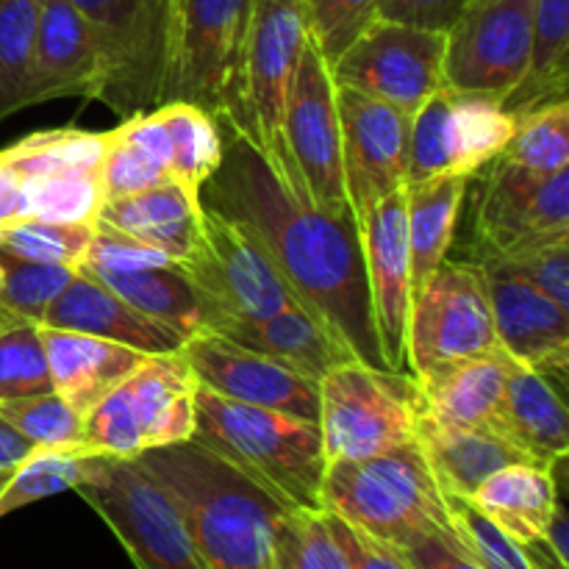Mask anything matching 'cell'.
Wrapping results in <instances>:
<instances>
[{
    "mask_svg": "<svg viewBox=\"0 0 569 569\" xmlns=\"http://www.w3.org/2000/svg\"><path fill=\"white\" fill-rule=\"evenodd\" d=\"M222 156L200 206L244 228L306 311L326 322L365 365L389 370L372 317L359 222L317 209L267 159L231 111H214ZM395 372V370H389Z\"/></svg>",
    "mask_w": 569,
    "mask_h": 569,
    "instance_id": "cell-1",
    "label": "cell"
},
{
    "mask_svg": "<svg viewBox=\"0 0 569 569\" xmlns=\"http://www.w3.org/2000/svg\"><path fill=\"white\" fill-rule=\"evenodd\" d=\"M139 465L167 489L209 569H272L289 509L270 489L194 439L142 450Z\"/></svg>",
    "mask_w": 569,
    "mask_h": 569,
    "instance_id": "cell-2",
    "label": "cell"
},
{
    "mask_svg": "<svg viewBox=\"0 0 569 569\" xmlns=\"http://www.w3.org/2000/svg\"><path fill=\"white\" fill-rule=\"evenodd\" d=\"M192 439L270 489L289 509L322 511L328 459L320 422L237 403L198 383Z\"/></svg>",
    "mask_w": 569,
    "mask_h": 569,
    "instance_id": "cell-3",
    "label": "cell"
},
{
    "mask_svg": "<svg viewBox=\"0 0 569 569\" xmlns=\"http://www.w3.org/2000/svg\"><path fill=\"white\" fill-rule=\"evenodd\" d=\"M322 511L392 548L433 531H453L448 498L417 439L370 459L331 461L322 481Z\"/></svg>",
    "mask_w": 569,
    "mask_h": 569,
    "instance_id": "cell-4",
    "label": "cell"
},
{
    "mask_svg": "<svg viewBox=\"0 0 569 569\" xmlns=\"http://www.w3.org/2000/svg\"><path fill=\"white\" fill-rule=\"evenodd\" d=\"M76 492L114 531L137 569H209L176 500L137 456L92 453Z\"/></svg>",
    "mask_w": 569,
    "mask_h": 569,
    "instance_id": "cell-5",
    "label": "cell"
},
{
    "mask_svg": "<svg viewBox=\"0 0 569 569\" xmlns=\"http://www.w3.org/2000/svg\"><path fill=\"white\" fill-rule=\"evenodd\" d=\"M420 395L406 372L353 359L320 378V433L328 465L387 453L417 439Z\"/></svg>",
    "mask_w": 569,
    "mask_h": 569,
    "instance_id": "cell-6",
    "label": "cell"
},
{
    "mask_svg": "<svg viewBox=\"0 0 569 569\" xmlns=\"http://www.w3.org/2000/svg\"><path fill=\"white\" fill-rule=\"evenodd\" d=\"M194 381L178 353L148 356L83 417V445L94 453L139 456L192 439Z\"/></svg>",
    "mask_w": 569,
    "mask_h": 569,
    "instance_id": "cell-7",
    "label": "cell"
},
{
    "mask_svg": "<svg viewBox=\"0 0 569 569\" xmlns=\"http://www.w3.org/2000/svg\"><path fill=\"white\" fill-rule=\"evenodd\" d=\"M103 56L98 100L117 117L161 106L172 44V0H70Z\"/></svg>",
    "mask_w": 569,
    "mask_h": 569,
    "instance_id": "cell-8",
    "label": "cell"
},
{
    "mask_svg": "<svg viewBox=\"0 0 569 569\" xmlns=\"http://www.w3.org/2000/svg\"><path fill=\"white\" fill-rule=\"evenodd\" d=\"M250 9L253 0H172L170 67L161 103L183 100L209 114H237Z\"/></svg>",
    "mask_w": 569,
    "mask_h": 569,
    "instance_id": "cell-9",
    "label": "cell"
},
{
    "mask_svg": "<svg viewBox=\"0 0 569 569\" xmlns=\"http://www.w3.org/2000/svg\"><path fill=\"white\" fill-rule=\"evenodd\" d=\"M309 44V22L300 0H253L239 70L237 120L261 144L267 159L289 178L283 148V109L295 70Z\"/></svg>",
    "mask_w": 569,
    "mask_h": 569,
    "instance_id": "cell-10",
    "label": "cell"
},
{
    "mask_svg": "<svg viewBox=\"0 0 569 569\" xmlns=\"http://www.w3.org/2000/svg\"><path fill=\"white\" fill-rule=\"evenodd\" d=\"M281 131L292 187L328 214H353L345 192L337 83L311 42L300 53Z\"/></svg>",
    "mask_w": 569,
    "mask_h": 569,
    "instance_id": "cell-11",
    "label": "cell"
},
{
    "mask_svg": "<svg viewBox=\"0 0 569 569\" xmlns=\"http://www.w3.org/2000/svg\"><path fill=\"white\" fill-rule=\"evenodd\" d=\"M487 278L472 261H448L437 267L426 287L411 298L406 320V367L411 376L442 361L498 350Z\"/></svg>",
    "mask_w": 569,
    "mask_h": 569,
    "instance_id": "cell-12",
    "label": "cell"
},
{
    "mask_svg": "<svg viewBox=\"0 0 569 569\" xmlns=\"http://www.w3.org/2000/svg\"><path fill=\"white\" fill-rule=\"evenodd\" d=\"M511 133L515 117L498 98L442 87L411 117L409 183L478 176L503 153Z\"/></svg>",
    "mask_w": 569,
    "mask_h": 569,
    "instance_id": "cell-13",
    "label": "cell"
},
{
    "mask_svg": "<svg viewBox=\"0 0 569 569\" xmlns=\"http://www.w3.org/2000/svg\"><path fill=\"white\" fill-rule=\"evenodd\" d=\"M445 33L372 20L331 67L333 83L415 117L445 87Z\"/></svg>",
    "mask_w": 569,
    "mask_h": 569,
    "instance_id": "cell-14",
    "label": "cell"
},
{
    "mask_svg": "<svg viewBox=\"0 0 569 569\" xmlns=\"http://www.w3.org/2000/svg\"><path fill=\"white\" fill-rule=\"evenodd\" d=\"M533 0H472L445 33V87L503 100L526 76Z\"/></svg>",
    "mask_w": 569,
    "mask_h": 569,
    "instance_id": "cell-15",
    "label": "cell"
},
{
    "mask_svg": "<svg viewBox=\"0 0 569 569\" xmlns=\"http://www.w3.org/2000/svg\"><path fill=\"white\" fill-rule=\"evenodd\" d=\"M203 253L183 267L217 309L220 326L300 306L261 244L231 217L203 206Z\"/></svg>",
    "mask_w": 569,
    "mask_h": 569,
    "instance_id": "cell-16",
    "label": "cell"
},
{
    "mask_svg": "<svg viewBox=\"0 0 569 569\" xmlns=\"http://www.w3.org/2000/svg\"><path fill=\"white\" fill-rule=\"evenodd\" d=\"M345 192L356 222L409 183L411 114L337 87Z\"/></svg>",
    "mask_w": 569,
    "mask_h": 569,
    "instance_id": "cell-17",
    "label": "cell"
},
{
    "mask_svg": "<svg viewBox=\"0 0 569 569\" xmlns=\"http://www.w3.org/2000/svg\"><path fill=\"white\" fill-rule=\"evenodd\" d=\"M181 356L194 381L220 398L287 411L300 420H320V383L270 356L256 353L211 331L187 339Z\"/></svg>",
    "mask_w": 569,
    "mask_h": 569,
    "instance_id": "cell-18",
    "label": "cell"
},
{
    "mask_svg": "<svg viewBox=\"0 0 569 569\" xmlns=\"http://www.w3.org/2000/svg\"><path fill=\"white\" fill-rule=\"evenodd\" d=\"M476 228L483 253L569 233V170L539 176L498 156L478 198Z\"/></svg>",
    "mask_w": 569,
    "mask_h": 569,
    "instance_id": "cell-19",
    "label": "cell"
},
{
    "mask_svg": "<svg viewBox=\"0 0 569 569\" xmlns=\"http://www.w3.org/2000/svg\"><path fill=\"white\" fill-rule=\"evenodd\" d=\"M487 278L498 342L515 361L548 381L565 383L569 370V311L492 256L476 261Z\"/></svg>",
    "mask_w": 569,
    "mask_h": 569,
    "instance_id": "cell-20",
    "label": "cell"
},
{
    "mask_svg": "<svg viewBox=\"0 0 569 569\" xmlns=\"http://www.w3.org/2000/svg\"><path fill=\"white\" fill-rule=\"evenodd\" d=\"M370 283L372 317L389 370L406 367V320L411 306L409 237H406V187L378 200L359 222Z\"/></svg>",
    "mask_w": 569,
    "mask_h": 569,
    "instance_id": "cell-21",
    "label": "cell"
},
{
    "mask_svg": "<svg viewBox=\"0 0 569 569\" xmlns=\"http://www.w3.org/2000/svg\"><path fill=\"white\" fill-rule=\"evenodd\" d=\"M103 56L81 11L70 0H42L33 48L31 106L59 98L98 100Z\"/></svg>",
    "mask_w": 569,
    "mask_h": 569,
    "instance_id": "cell-22",
    "label": "cell"
},
{
    "mask_svg": "<svg viewBox=\"0 0 569 569\" xmlns=\"http://www.w3.org/2000/svg\"><path fill=\"white\" fill-rule=\"evenodd\" d=\"M509 361L511 356L498 348L492 353L442 361L420 376H411L420 395L422 417L448 428L495 431Z\"/></svg>",
    "mask_w": 569,
    "mask_h": 569,
    "instance_id": "cell-23",
    "label": "cell"
},
{
    "mask_svg": "<svg viewBox=\"0 0 569 569\" xmlns=\"http://www.w3.org/2000/svg\"><path fill=\"white\" fill-rule=\"evenodd\" d=\"M94 222L131 233L139 242L172 256L178 264H192L206 248L198 192H189L172 178L137 194L103 200Z\"/></svg>",
    "mask_w": 569,
    "mask_h": 569,
    "instance_id": "cell-24",
    "label": "cell"
},
{
    "mask_svg": "<svg viewBox=\"0 0 569 569\" xmlns=\"http://www.w3.org/2000/svg\"><path fill=\"white\" fill-rule=\"evenodd\" d=\"M44 326L109 339V342L128 345V348L142 350L148 356L178 353L187 342L161 322L139 315L126 300L109 292L103 283L83 276L81 270H76L64 292L50 303L48 315H44Z\"/></svg>",
    "mask_w": 569,
    "mask_h": 569,
    "instance_id": "cell-25",
    "label": "cell"
},
{
    "mask_svg": "<svg viewBox=\"0 0 569 569\" xmlns=\"http://www.w3.org/2000/svg\"><path fill=\"white\" fill-rule=\"evenodd\" d=\"M78 270L92 281L103 283L109 292L126 300L139 315L161 322L183 339L214 331L220 326V315L211 306V300L194 283L187 267L178 264V261L144 267V270H106V267L89 264H81Z\"/></svg>",
    "mask_w": 569,
    "mask_h": 569,
    "instance_id": "cell-26",
    "label": "cell"
},
{
    "mask_svg": "<svg viewBox=\"0 0 569 569\" xmlns=\"http://www.w3.org/2000/svg\"><path fill=\"white\" fill-rule=\"evenodd\" d=\"M48 353L50 381L72 409L87 417L111 389L120 387L148 353L109 339L87 337V333L61 331V328H39Z\"/></svg>",
    "mask_w": 569,
    "mask_h": 569,
    "instance_id": "cell-27",
    "label": "cell"
},
{
    "mask_svg": "<svg viewBox=\"0 0 569 569\" xmlns=\"http://www.w3.org/2000/svg\"><path fill=\"white\" fill-rule=\"evenodd\" d=\"M211 333L270 356L317 383L333 367L359 359L326 322L317 320L303 306H292L259 320H228Z\"/></svg>",
    "mask_w": 569,
    "mask_h": 569,
    "instance_id": "cell-28",
    "label": "cell"
},
{
    "mask_svg": "<svg viewBox=\"0 0 569 569\" xmlns=\"http://www.w3.org/2000/svg\"><path fill=\"white\" fill-rule=\"evenodd\" d=\"M417 442L448 498H472L487 478L511 465H539L487 428H448L420 415ZM542 467V465H539Z\"/></svg>",
    "mask_w": 569,
    "mask_h": 569,
    "instance_id": "cell-29",
    "label": "cell"
},
{
    "mask_svg": "<svg viewBox=\"0 0 569 569\" xmlns=\"http://www.w3.org/2000/svg\"><path fill=\"white\" fill-rule=\"evenodd\" d=\"M495 431L542 467L556 465L569 453V417L559 389L515 359L506 372Z\"/></svg>",
    "mask_w": 569,
    "mask_h": 569,
    "instance_id": "cell-30",
    "label": "cell"
},
{
    "mask_svg": "<svg viewBox=\"0 0 569 569\" xmlns=\"http://www.w3.org/2000/svg\"><path fill=\"white\" fill-rule=\"evenodd\" d=\"M470 178L437 176L406 183V237H409L411 298L426 287L437 267L448 259L456 222Z\"/></svg>",
    "mask_w": 569,
    "mask_h": 569,
    "instance_id": "cell-31",
    "label": "cell"
},
{
    "mask_svg": "<svg viewBox=\"0 0 569 569\" xmlns=\"http://www.w3.org/2000/svg\"><path fill=\"white\" fill-rule=\"evenodd\" d=\"M561 498V481L550 467L511 465L495 472L472 495V506L517 542L542 539Z\"/></svg>",
    "mask_w": 569,
    "mask_h": 569,
    "instance_id": "cell-32",
    "label": "cell"
},
{
    "mask_svg": "<svg viewBox=\"0 0 569 569\" xmlns=\"http://www.w3.org/2000/svg\"><path fill=\"white\" fill-rule=\"evenodd\" d=\"M569 56V0H533L531 56L526 76L500 103L511 117H520L537 106L567 98Z\"/></svg>",
    "mask_w": 569,
    "mask_h": 569,
    "instance_id": "cell-33",
    "label": "cell"
},
{
    "mask_svg": "<svg viewBox=\"0 0 569 569\" xmlns=\"http://www.w3.org/2000/svg\"><path fill=\"white\" fill-rule=\"evenodd\" d=\"M153 111L164 128L170 178L187 187L189 192H200V187L217 170L222 156L214 117L198 106L183 103V100H167V103L156 106Z\"/></svg>",
    "mask_w": 569,
    "mask_h": 569,
    "instance_id": "cell-34",
    "label": "cell"
},
{
    "mask_svg": "<svg viewBox=\"0 0 569 569\" xmlns=\"http://www.w3.org/2000/svg\"><path fill=\"white\" fill-rule=\"evenodd\" d=\"M109 150V131L50 128L0 150V159L20 178L53 172H100Z\"/></svg>",
    "mask_w": 569,
    "mask_h": 569,
    "instance_id": "cell-35",
    "label": "cell"
},
{
    "mask_svg": "<svg viewBox=\"0 0 569 569\" xmlns=\"http://www.w3.org/2000/svg\"><path fill=\"white\" fill-rule=\"evenodd\" d=\"M42 0H0V122L31 106Z\"/></svg>",
    "mask_w": 569,
    "mask_h": 569,
    "instance_id": "cell-36",
    "label": "cell"
},
{
    "mask_svg": "<svg viewBox=\"0 0 569 569\" xmlns=\"http://www.w3.org/2000/svg\"><path fill=\"white\" fill-rule=\"evenodd\" d=\"M94 450L89 448H33L11 470L0 492V520L26 506L48 500L61 492H76L83 476V465Z\"/></svg>",
    "mask_w": 569,
    "mask_h": 569,
    "instance_id": "cell-37",
    "label": "cell"
},
{
    "mask_svg": "<svg viewBox=\"0 0 569 569\" xmlns=\"http://www.w3.org/2000/svg\"><path fill=\"white\" fill-rule=\"evenodd\" d=\"M500 159L539 176L569 170V100H553L517 117Z\"/></svg>",
    "mask_w": 569,
    "mask_h": 569,
    "instance_id": "cell-38",
    "label": "cell"
},
{
    "mask_svg": "<svg viewBox=\"0 0 569 569\" xmlns=\"http://www.w3.org/2000/svg\"><path fill=\"white\" fill-rule=\"evenodd\" d=\"M3 267V283H0V326L11 322H28V326H44L50 303L59 298L72 281L78 267L67 264H39V261H22L14 256L0 253Z\"/></svg>",
    "mask_w": 569,
    "mask_h": 569,
    "instance_id": "cell-39",
    "label": "cell"
},
{
    "mask_svg": "<svg viewBox=\"0 0 569 569\" xmlns=\"http://www.w3.org/2000/svg\"><path fill=\"white\" fill-rule=\"evenodd\" d=\"M26 220L94 222L103 206L100 172H53L22 178Z\"/></svg>",
    "mask_w": 569,
    "mask_h": 569,
    "instance_id": "cell-40",
    "label": "cell"
},
{
    "mask_svg": "<svg viewBox=\"0 0 569 569\" xmlns=\"http://www.w3.org/2000/svg\"><path fill=\"white\" fill-rule=\"evenodd\" d=\"M94 222L20 220L0 231V253L39 264L78 267L92 242Z\"/></svg>",
    "mask_w": 569,
    "mask_h": 569,
    "instance_id": "cell-41",
    "label": "cell"
},
{
    "mask_svg": "<svg viewBox=\"0 0 569 569\" xmlns=\"http://www.w3.org/2000/svg\"><path fill=\"white\" fill-rule=\"evenodd\" d=\"M0 417L33 448H87L83 417L59 392L0 400Z\"/></svg>",
    "mask_w": 569,
    "mask_h": 569,
    "instance_id": "cell-42",
    "label": "cell"
},
{
    "mask_svg": "<svg viewBox=\"0 0 569 569\" xmlns=\"http://www.w3.org/2000/svg\"><path fill=\"white\" fill-rule=\"evenodd\" d=\"M272 569H350L326 511H289L276 533Z\"/></svg>",
    "mask_w": 569,
    "mask_h": 569,
    "instance_id": "cell-43",
    "label": "cell"
},
{
    "mask_svg": "<svg viewBox=\"0 0 569 569\" xmlns=\"http://www.w3.org/2000/svg\"><path fill=\"white\" fill-rule=\"evenodd\" d=\"M39 328L28 322L0 326V400L53 392Z\"/></svg>",
    "mask_w": 569,
    "mask_h": 569,
    "instance_id": "cell-44",
    "label": "cell"
},
{
    "mask_svg": "<svg viewBox=\"0 0 569 569\" xmlns=\"http://www.w3.org/2000/svg\"><path fill=\"white\" fill-rule=\"evenodd\" d=\"M448 511L456 539L483 569H533L526 545L495 526L487 515L472 506V500L448 498Z\"/></svg>",
    "mask_w": 569,
    "mask_h": 569,
    "instance_id": "cell-45",
    "label": "cell"
},
{
    "mask_svg": "<svg viewBox=\"0 0 569 569\" xmlns=\"http://www.w3.org/2000/svg\"><path fill=\"white\" fill-rule=\"evenodd\" d=\"M309 22V42L328 67L359 39V33L378 20L381 0H300Z\"/></svg>",
    "mask_w": 569,
    "mask_h": 569,
    "instance_id": "cell-46",
    "label": "cell"
},
{
    "mask_svg": "<svg viewBox=\"0 0 569 569\" xmlns=\"http://www.w3.org/2000/svg\"><path fill=\"white\" fill-rule=\"evenodd\" d=\"M492 256L500 264L509 267L520 278H526L533 289L548 295L559 309L569 311V233L561 237L533 239V242L511 248L506 253H481Z\"/></svg>",
    "mask_w": 569,
    "mask_h": 569,
    "instance_id": "cell-47",
    "label": "cell"
},
{
    "mask_svg": "<svg viewBox=\"0 0 569 569\" xmlns=\"http://www.w3.org/2000/svg\"><path fill=\"white\" fill-rule=\"evenodd\" d=\"M170 181V170L159 156L150 153L142 144L131 142L120 131H109V150L100 164V187H103V200L126 198L142 189L159 187Z\"/></svg>",
    "mask_w": 569,
    "mask_h": 569,
    "instance_id": "cell-48",
    "label": "cell"
},
{
    "mask_svg": "<svg viewBox=\"0 0 569 569\" xmlns=\"http://www.w3.org/2000/svg\"><path fill=\"white\" fill-rule=\"evenodd\" d=\"M172 261H176L172 256L139 242L131 233H122L117 228L103 226V222H94L92 242H89V250L81 264L106 267V270H144V267H161L172 264Z\"/></svg>",
    "mask_w": 569,
    "mask_h": 569,
    "instance_id": "cell-49",
    "label": "cell"
},
{
    "mask_svg": "<svg viewBox=\"0 0 569 569\" xmlns=\"http://www.w3.org/2000/svg\"><path fill=\"white\" fill-rule=\"evenodd\" d=\"M326 517L333 537H337L339 548H342L345 559H348L350 569H411L392 545L370 537L367 531L350 526V522H345L342 517L331 515V511H326Z\"/></svg>",
    "mask_w": 569,
    "mask_h": 569,
    "instance_id": "cell-50",
    "label": "cell"
},
{
    "mask_svg": "<svg viewBox=\"0 0 569 569\" xmlns=\"http://www.w3.org/2000/svg\"><path fill=\"white\" fill-rule=\"evenodd\" d=\"M470 3L472 0H381L378 20L448 33V28L459 20L461 11Z\"/></svg>",
    "mask_w": 569,
    "mask_h": 569,
    "instance_id": "cell-51",
    "label": "cell"
},
{
    "mask_svg": "<svg viewBox=\"0 0 569 569\" xmlns=\"http://www.w3.org/2000/svg\"><path fill=\"white\" fill-rule=\"evenodd\" d=\"M411 569H483L456 539L453 531H433L395 548Z\"/></svg>",
    "mask_w": 569,
    "mask_h": 569,
    "instance_id": "cell-52",
    "label": "cell"
},
{
    "mask_svg": "<svg viewBox=\"0 0 569 569\" xmlns=\"http://www.w3.org/2000/svg\"><path fill=\"white\" fill-rule=\"evenodd\" d=\"M26 220V198H22V178L0 159V231L14 222Z\"/></svg>",
    "mask_w": 569,
    "mask_h": 569,
    "instance_id": "cell-53",
    "label": "cell"
},
{
    "mask_svg": "<svg viewBox=\"0 0 569 569\" xmlns=\"http://www.w3.org/2000/svg\"><path fill=\"white\" fill-rule=\"evenodd\" d=\"M33 450V445L28 439H22L9 422L0 417V472H11L28 453Z\"/></svg>",
    "mask_w": 569,
    "mask_h": 569,
    "instance_id": "cell-54",
    "label": "cell"
},
{
    "mask_svg": "<svg viewBox=\"0 0 569 569\" xmlns=\"http://www.w3.org/2000/svg\"><path fill=\"white\" fill-rule=\"evenodd\" d=\"M542 542L553 550L556 559L567 561L569 565V522H567L565 500L561 498H559V503H556L553 515H550L548 528H545V533H542Z\"/></svg>",
    "mask_w": 569,
    "mask_h": 569,
    "instance_id": "cell-55",
    "label": "cell"
},
{
    "mask_svg": "<svg viewBox=\"0 0 569 569\" xmlns=\"http://www.w3.org/2000/svg\"><path fill=\"white\" fill-rule=\"evenodd\" d=\"M9 476H11V472H0V492H3V487H6V481H9Z\"/></svg>",
    "mask_w": 569,
    "mask_h": 569,
    "instance_id": "cell-56",
    "label": "cell"
},
{
    "mask_svg": "<svg viewBox=\"0 0 569 569\" xmlns=\"http://www.w3.org/2000/svg\"><path fill=\"white\" fill-rule=\"evenodd\" d=\"M0 283H3V267H0Z\"/></svg>",
    "mask_w": 569,
    "mask_h": 569,
    "instance_id": "cell-57",
    "label": "cell"
}]
</instances>
